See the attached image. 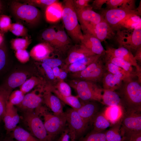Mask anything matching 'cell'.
I'll use <instances>...</instances> for the list:
<instances>
[{
	"label": "cell",
	"instance_id": "cell-3",
	"mask_svg": "<svg viewBox=\"0 0 141 141\" xmlns=\"http://www.w3.org/2000/svg\"><path fill=\"white\" fill-rule=\"evenodd\" d=\"M36 113L43 117L44 124L48 133L49 141H52L66 126L67 121L65 113L56 115L48 111L45 108L40 106L36 108Z\"/></svg>",
	"mask_w": 141,
	"mask_h": 141
},
{
	"label": "cell",
	"instance_id": "cell-53",
	"mask_svg": "<svg viewBox=\"0 0 141 141\" xmlns=\"http://www.w3.org/2000/svg\"><path fill=\"white\" fill-rule=\"evenodd\" d=\"M40 61L48 65L52 68L58 67L62 64V62L61 60L53 57L46 58Z\"/></svg>",
	"mask_w": 141,
	"mask_h": 141
},
{
	"label": "cell",
	"instance_id": "cell-56",
	"mask_svg": "<svg viewBox=\"0 0 141 141\" xmlns=\"http://www.w3.org/2000/svg\"><path fill=\"white\" fill-rule=\"evenodd\" d=\"M136 72L135 75L137 76L138 78V83L139 84L141 82V70L140 66L138 65L136 67Z\"/></svg>",
	"mask_w": 141,
	"mask_h": 141
},
{
	"label": "cell",
	"instance_id": "cell-24",
	"mask_svg": "<svg viewBox=\"0 0 141 141\" xmlns=\"http://www.w3.org/2000/svg\"><path fill=\"white\" fill-rule=\"evenodd\" d=\"M45 87L54 94L61 101L70 106L72 108L77 110L81 107L82 105L77 97L72 95L67 96H63L59 92L54 86L51 84L46 85Z\"/></svg>",
	"mask_w": 141,
	"mask_h": 141
},
{
	"label": "cell",
	"instance_id": "cell-40",
	"mask_svg": "<svg viewBox=\"0 0 141 141\" xmlns=\"http://www.w3.org/2000/svg\"><path fill=\"white\" fill-rule=\"evenodd\" d=\"M56 31L54 28L51 27L46 29L42 34V37L45 42L50 45L55 50L56 48Z\"/></svg>",
	"mask_w": 141,
	"mask_h": 141
},
{
	"label": "cell",
	"instance_id": "cell-25",
	"mask_svg": "<svg viewBox=\"0 0 141 141\" xmlns=\"http://www.w3.org/2000/svg\"><path fill=\"white\" fill-rule=\"evenodd\" d=\"M103 77L104 90L114 91L121 87L123 81L117 75L108 72L104 73Z\"/></svg>",
	"mask_w": 141,
	"mask_h": 141
},
{
	"label": "cell",
	"instance_id": "cell-9",
	"mask_svg": "<svg viewBox=\"0 0 141 141\" xmlns=\"http://www.w3.org/2000/svg\"><path fill=\"white\" fill-rule=\"evenodd\" d=\"M102 62L100 58L89 65L84 70L73 73V78L93 82L100 80L104 74Z\"/></svg>",
	"mask_w": 141,
	"mask_h": 141
},
{
	"label": "cell",
	"instance_id": "cell-48",
	"mask_svg": "<svg viewBox=\"0 0 141 141\" xmlns=\"http://www.w3.org/2000/svg\"><path fill=\"white\" fill-rule=\"evenodd\" d=\"M9 16L4 14L0 15V31L3 34L9 31L11 25Z\"/></svg>",
	"mask_w": 141,
	"mask_h": 141
},
{
	"label": "cell",
	"instance_id": "cell-12",
	"mask_svg": "<svg viewBox=\"0 0 141 141\" xmlns=\"http://www.w3.org/2000/svg\"><path fill=\"white\" fill-rule=\"evenodd\" d=\"M120 130L122 137L126 132L141 131V112L124 111L121 120Z\"/></svg>",
	"mask_w": 141,
	"mask_h": 141
},
{
	"label": "cell",
	"instance_id": "cell-11",
	"mask_svg": "<svg viewBox=\"0 0 141 141\" xmlns=\"http://www.w3.org/2000/svg\"><path fill=\"white\" fill-rule=\"evenodd\" d=\"M65 113L67 125L78 138L85 132L88 124L81 118L76 110L72 108Z\"/></svg>",
	"mask_w": 141,
	"mask_h": 141
},
{
	"label": "cell",
	"instance_id": "cell-61",
	"mask_svg": "<svg viewBox=\"0 0 141 141\" xmlns=\"http://www.w3.org/2000/svg\"><path fill=\"white\" fill-rule=\"evenodd\" d=\"M4 34L0 31V45L4 41Z\"/></svg>",
	"mask_w": 141,
	"mask_h": 141
},
{
	"label": "cell",
	"instance_id": "cell-45",
	"mask_svg": "<svg viewBox=\"0 0 141 141\" xmlns=\"http://www.w3.org/2000/svg\"><path fill=\"white\" fill-rule=\"evenodd\" d=\"M54 87L63 96H67L72 95L70 86L63 80H59Z\"/></svg>",
	"mask_w": 141,
	"mask_h": 141
},
{
	"label": "cell",
	"instance_id": "cell-21",
	"mask_svg": "<svg viewBox=\"0 0 141 141\" xmlns=\"http://www.w3.org/2000/svg\"><path fill=\"white\" fill-rule=\"evenodd\" d=\"M95 55L81 44L76 45L69 52L66 60V64L68 66L85 57Z\"/></svg>",
	"mask_w": 141,
	"mask_h": 141
},
{
	"label": "cell",
	"instance_id": "cell-43",
	"mask_svg": "<svg viewBox=\"0 0 141 141\" xmlns=\"http://www.w3.org/2000/svg\"><path fill=\"white\" fill-rule=\"evenodd\" d=\"M60 136L57 141H76L75 135L69 128L67 124L60 133Z\"/></svg>",
	"mask_w": 141,
	"mask_h": 141
},
{
	"label": "cell",
	"instance_id": "cell-6",
	"mask_svg": "<svg viewBox=\"0 0 141 141\" xmlns=\"http://www.w3.org/2000/svg\"><path fill=\"white\" fill-rule=\"evenodd\" d=\"M115 37L119 47H122L131 51H136L141 47V26L134 29L117 30Z\"/></svg>",
	"mask_w": 141,
	"mask_h": 141
},
{
	"label": "cell",
	"instance_id": "cell-41",
	"mask_svg": "<svg viewBox=\"0 0 141 141\" xmlns=\"http://www.w3.org/2000/svg\"><path fill=\"white\" fill-rule=\"evenodd\" d=\"M9 31L18 37L25 38L29 36L27 29L20 23H12Z\"/></svg>",
	"mask_w": 141,
	"mask_h": 141
},
{
	"label": "cell",
	"instance_id": "cell-22",
	"mask_svg": "<svg viewBox=\"0 0 141 141\" xmlns=\"http://www.w3.org/2000/svg\"><path fill=\"white\" fill-rule=\"evenodd\" d=\"M100 107L97 104L90 102L84 105L76 110L81 118L88 124L100 111Z\"/></svg>",
	"mask_w": 141,
	"mask_h": 141
},
{
	"label": "cell",
	"instance_id": "cell-29",
	"mask_svg": "<svg viewBox=\"0 0 141 141\" xmlns=\"http://www.w3.org/2000/svg\"><path fill=\"white\" fill-rule=\"evenodd\" d=\"M141 18L139 16L135 13L130 14L121 21L116 31L121 29H134L141 26Z\"/></svg>",
	"mask_w": 141,
	"mask_h": 141
},
{
	"label": "cell",
	"instance_id": "cell-60",
	"mask_svg": "<svg viewBox=\"0 0 141 141\" xmlns=\"http://www.w3.org/2000/svg\"><path fill=\"white\" fill-rule=\"evenodd\" d=\"M4 10V6L2 2L0 0V15L2 14V13Z\"/></svg>",
	"mask_w": 141,
	"mask_h": 141
},
{
	"label": "cell",
	"instance_id": "cell-1",
	"mask_svg": "<svg viewBox=\"0 0 141 141\" xmlns=\"http://www.w3.org/2000/svg\"><path fill=\"white\" fill-rule=\"evenodd\" d=\"M124 82L119 95L124 111L141 112V85L138 82L132 79Z\"/></svg>",
	"mask_w": 141,
	"mask_h": 141
},
{
	"label": "cell",
	"instance_id": "cell-58",
	"mask_svg": "<svg viewBox=\"0 0 141 141\" xmlns=\"http://www.w3.org/2000/svg\"><path fill=\"white\" fill-rule=\"evenodd\" d=\"M54 74L55 78L58 77V75L61 71V69L58 67H56L52 68Z\"/></svg>",
	"mask_w": 141,
	"mask_h": 141
},
{
	"label": "cell",
	"instance_id": "cell-23",
	"mask_svg": "<svg viewBox=\"0 0 141 141\" xmlns=\"http://www.w3.org/2000/svg\"><path fill=\"white\" fill-rule=\"evenodd\" d=\"M63 11L62 4L57 1L48 6L45 10V17L46 20L51 23L60 20L62 17Z\"/></svg>",
	"mask_w": 141,
	"mask_h": 141
},
{
	"label": "cell",
	"instance_id": "cell-26",
	"mask_svg": "<svg viewBox=\"0 0 141 141\" xmlns=\"http://www.w3.org/2000/svg\"><path fill=\"white\" fill-rule=\"evenodd\" d=\"M102 56L95 55L85 57L68 65V70L73 73L81 71L98 60Z\"/></svg>",
	"mask_w": 141,
	"mask_h": 141
},
{
	"label": "cell",
	"instance_id": "cell-27",
	"mask_svg": "<svg viewBox=\"0 0 141 141\" xmlns=\"http://www.w3.org/2000/svg\"><path fill=\"white\" fill-rule=\"evenodd\" d=\"M124 110L120 105L108 106L103 112L105 118L111 124H115L121 120L124 113Z\"/></svg>",
	"mask_w": 141,
	"mask_h": 141
},
{
	"label": "cell",
	"instance_id": "cell-5",
	"mask_svg": "<svg viewBox=\"0 0 141 141\" xmlns=\"http://www.w3.org/2000/svg\"><path fill=\"white\" fill-rule=\"evenodd\" d=\"M70 86L77 91L79 97L84 101L93 100L100 102L103 90L93 82L83 80H73L69 83Z\"/></svg>",
	"mask_w": 141,
	"mask_h": 141
},
{
	"label": "cell",
	"instance_id": "cell-35",
	"mask_svg": "<svg viewBox=\"0 0 141 141\" xmlns=\"http://www.w3.org/2000/svg\"><path fill=\"white\" fill-rule=\"evenodd\" d=\"M106 68L108 72L120 77L124 82L132 80L133 76L122 68L112 63L107 62Z\"/></svg>",
	"mask_w": 141,
	"mask_h": 141
},
{
	"label": "cell",
	"instance_id": "cell-2",
	"mask_svg": "<svg viewBox=\"0 0 141 141\" xmlns=\"http://www.w3.org/2000/svg\"><path fill=\"white\" fill-rule=\"evenodd\" d=\"M62 17L64 27L69 36L75 42L80 43L83 38L81 28L72 0L63 1Z\"/></svg>",
	"mask_w": 141,
	"mask_h": 141
},
{
	"label": "cell",
	"instance_id": "cell-44",
	"mask_svg": "<svg viewBox=\"0 0 141 141\" xmlns=\"http://www.w3.org/2000/svg\"><path fill=\"white\" fill-rule=\"evenodd\" d=\"M80 141H106L105 133L92 131Z\"/></svg>",
	"mask_w": 141,
	"mask_h": 141
},
{
	"label": "cell",
	"instance_id": "cell-7",
	"mask_svg": "<svg viewBox=\"0 0 141 141\" xmlns=\"http://www.w3.org/2000/svg\"><path fill=\"white\" fill-rule=\"evenodd\" d=\"M23 119L30 133L33 136L40 141H49L43 122L33 110L25 111Z\"/></svg>",
	"mask_w": 141,
	"mask_h": 141
},
{
	"label": "cell",
	"instance_id": "cell-59",
	"mask_svg": "<svg viewBox=\"0 0 141 141\" xmlns=\"http://www.w3.org/2000/svg\"><path fill=\"white\" fill-rule=\"evenodd\" d=\"M135 10L137 12L138 15L140 16L141 15V1L140 2L139 5L138 7L136 8Z\"/></svg>",
	"mask_w": 141,
	"mask_h": 141
},
{
	"label": "cell",
	"instance_id": "cell-46",
	"mask_svg": "<svg viewBox=\"0 0 141 141\" xmlns=\"http://www.w3.org/2000/svg\"><path fill=\"white\" fill-rule=\"evenodd\" d=\"M25 94L20 90L15 91L10 94L8 100L9 103L17 105L23 100Z\"/></svg>",
	"mask_w": 141,
	"mask_h": 141
},
{
	"label": "cell",
	"instance_id": "cell-30",
	"mask_svg": "<svg viewBox=\"0 0 141 141\" xmlns=\"http://www.w3.org/2000/svg\"><path fill=\"white\" fill-rule=\"evenodd\" d=\"M93 126L92 131L97 132H102L110 125V123L105 118L103 112L100 111L93 118L91 121Z\"/></svg>",
	"mask_w": 141,
	"mask_h": 141
},
{
	"label": "cell",
	"instance_id": "cell-19",
	"mask_svg": "<svg viewBox=\"0 0 141 141\" xmlns=\"http://www.w3.org/2000/svg\"><path fill=\"white\" fill-rule=\"evenodd\" d=\"M80 44L95 55L102 56L105 54V50L101 42L91 34L87 33L83 34Z\"/></svg>",
	"mask_w": 141,
	"mask_h": 141
},
{
	"label": "cell",
	"instance_id": "cell-20",
	"mask_svg": "<svg viewBox=\"0 0 141 141\" xmlns=\"http://www.w3.org/2000/svg\"><path fill=\"white\" fill-rule=\"evenodd\" d=\"M105 54L123 60L135 67L138 65L132 52L125 48L119 47L116 49L108 47L105 50Z\"/></svg>",
	"mask_w": 141,
	"mask_h": 141
},
{
	"label": "cell",
	"instance_id": "cell-4",
	"mask_svg": "<svg viewBox=\"0 0 141 141\" xmlns=\"http://www.w3.org/2000/svg\"><path fill=\"white\" fill-rule=\"evenodd\" d=\"M10 9L17 19L30 26L36 25L41 17L40 10L37 7L27 4L14 1L10 4Z\"/></svg>",
	"mask_w": 141,
	"mask_h": 141
},
{
	"label": "cell",
	"instance_id": "cell-63",
	"mask_svg": "<svg viewBox=\"0 0 141 141\" xmlns=\"http://www.w3.org/2000/svg\"><path fill=\"white\" fill-rule=\"evenodd\" d=\"M1 127H0V131H1Z\"/></svg>",
	"mask_w": 141,
	"mask_h": 141
},
{
	"label": "cell",
	"instance_id": "cell-39",
	"mask_svg": "<svg viewBox=\"0 0 141 141\" xmlns=\"http://www.w3.org/2000/svg\"><path fill=\"white\" fill-rule=\"evenodd\" d=\"M31 42V37L28 36L23 38L13 39L10 43L11 48L15 51L19 50L26 49Z\"/></svg>",
	"mask_w": 141,
	"mask_h": 141
},
{
	"label": "cell",
	"instance_id": "cell-62",
	"mask_svg": "<svg viewBox=\"0 0 141 141\" xmlns=\"http://www.w3.org/2000/svg\"><path fill=\"white\" fill-rule=\"evenodd\" d=\"M0 141H17L12 139L11 138H5L0 139Z\"/></svg>",
	"mask_w": 141,
	"mask_h": 141
},
{
	"label": "cell",
	"instance_id": "cell-15",
	"mask_svg": "<svg viewBox=\"0 0 141 141\" xmlns=\"http://www.w3.org/2000/svg\"><path fill=\"white\" fill-rule=\"evenodd\" d=\"M20 119L17 109L8 101L3 119L7 134H9L17 127Z\"/></svg>",
	"mask_w": 141,
	"mask_h": 141
},
{
	"label": "cell",
	"instance_id": "cell-32",
	"mask_svg": "<svg viewBox=\"0 0 141 141\" xmlns=\"http://www.w3.org/2000/svg\"><path fill=\"white\" fill-rule=\"evenodd\" d=\"M10 133L11 137L17 141H40L30 132L18 126Z\"/></svg>",
	"mask_w": 141,
	"mask_h": 141
},
{
	"label": "cell",
	"instance_id": "cell-31",
	"mask_svg": "<svg viewBox=\"0 0 141 141\" xmlns=\"http://www.w3.org/2000/svg\"><path fill=\"white\" fill-rule=\"evenodd\" d=\"M56 50L60 52L65 51L71 43L70 40L65 31L62 29L56 31Z\"/></svg>",
	"mask_w": 141,
	"mask_h": 141
},
{
	"label": "cell",
	"instance_id": "cell-36",
	"mask_svg": "<svg viewBox=\"0 0 141 141\" xmlns=\"http://www.w3.org/2000/svg\"><path fill=\"white\" fill-rule=\"evenodd\" d=\"M106 54V60L108 62L118 66L128 72L134 76L135 74L133 72L132 66L127 62L121 59Z\"/></svg>",
	"mask_w": 141,
	"mask_h": 141
},
{
	"label": "cell",
	"instance_id": "cell-10",
	"mask_svg": "<svg viewBox=\"0 0 141 141\" xmlns=\"http://www.w3.org/2000/svg\"><path fill=\"white\" fill-rule=\"evenodd\" d=\"M135 13L138 15L136 11L123 9H102L101 14L105 21L114 31L121 22L129 15ZM139 16V15H138Z\"/></svg>",
	"mask_w": 141,
	"mask_h": 141
},
{
	"label": "cell",
	"instance_id": "cell-52",
	"mask_svg": "<svg viewBox=\"0 0 141 141\" xmlns=\"http://www.w3.org/2000/svg\"><path fill=\"white\" fill-rule=\"evenodd\" d=\"M91 1L90 0H73L74 7L76 12L80 11L90 6L89 3Z\"/></svg>",
	"mask_w": 141,
	"mask_h": 141
},
{
	"label": "cell",
	"instance_id": "cell-47",
	"mask_svg": "<svg viewBox=\"0 0 141 141\" xmlns=\"http://www.w3.org/2000/svg\"><path fill=\"white\" fill-rule=\"evenodd\" d=\"M7 49L4 41L0 45V73L5 68L7 61Z\"/></svg>",
	"mask_w": 141,
	"mask_h": 141
},
{
	"label": "cell",
	"instance_id": "cell-54",
	"mask_svg": "<svg viewBox=\"0 0 141 141\" xmlns=\"http://www.w3.org/2000/svg\"><path fill=\"white\" fill-rule=\"evenodd\" d=\"M107 0H95L93 1L91 7L93 9L97 10H101L103 5L106 4Z\"/></svg>",
	"mask_w": 141,
	"mask_h": 141
},
{
	"label": "cell",
	"instance_id": "cell-49",
	"mask_svg": "<svg viewBox=\"0 0 141 141\" xmlns=\"http://www.w3.org/2000/svg\"><path fill=\"white\" fill-rule=\"evenodd\" d=\"M122 137L124 141H141V131L126 132L123 134Z\"/></svg>",
	"mask_w": 141,
	"mask_h": 141
},
{
	"label": "cell",
	"instance_id": "cell-34",
	"mask_svg": "<svg viewBox=\"0 0 141 141\" xmlns=\"http://www.w3.org/2000/svg\"><path fill=\"white\" fill-rule=\"evenodd\" d=\"M45 83V81L42 78L33 75L28 79L20 86V90L25 94L34 87L44 85Z\"/></svg>",
	"mask_w": 141,
	"mask_h": 141
},
{
	"label": "cell",
	"instance_id": "cell-37",
	"mask_svg": "<svg viewBox=\"0 0 141 141\" xmlns=\"http://www.w3.org/2000/svg\"><path fill=\"white\" fill-rule=\"evenodd\" d=\"M121 120L105 132L106 141H124L120 129Z\"/></svg>",
	"mask_w": 141,
	"mask_h": 141
},
{
	"label": "cell",
	"instance_id": "cell-14",
	"mask_svg": "<svg viewBox=\"0 0 141 141\" xmlns=\"http://www.w3.org/2000/svg\"><path fill=\"white\" fill-rule=\"evenodd\" d=\"M31 72L24 70L14 72L10 75L2 86L11 91L13 89L21 86L29 77L33 76Z\"/></svg>",
	"mask_w": 141,
	"mask_h": 141
},
{
	"label": "cell",
	"instance_id": "cell-18",
	"mask_svg": "<svg viewBox=\"0 0 141 141\" xmlns=\"http://www.w3.org/2000/svg\"><path fill=\"white\" fill-rule=\"evenodd\" d=\"M38 89H36L25 95L21 102L17 105L20 108L25 111L33 110L40 106L43 101V91L38 93Z\"/></svg>",
	"mask_w": 141,
	"mask_h": 141
},
{
	"label": "cell",
	"instance_id": "cell-42",
	"mask_svg": "<svg viewBox=\"0 0 141 141\" xmlns=\"http://www.w3.org/2000/svg\"><path fill=\"white\" fill-rule=\"evenodd\" d=\"M58 1L56 0H27L22 1V2L45 10L48 6Z\"/></svg>",
	"mask_w": 141,
	"mask_h": 141
},
{
	"label": "cell",
	"instance_id": "cell-28",
	"mask_svg": "<svg viewBox=\"0 0 141 141\" xmlns=\"http://www.w3.org/2000/svg\"><path fill=\"white\" fill-rule=\"evenodd\" d=\"M135 0H107L105 9H123L135 10Z\"/></svg>",
	"mask_w": 141,
	"mask_h": 141
},
{
	"label": "cell",
	"instance_id": "cell-16",
	"mask_svg": "<svg viewBox=\"0 0 141 141\" xmlns=\"http://www.w3.org/2000/svg\"><path fill=\"white\" fill-rule=\"evenodd\" d=\"M43 101L55 115H60L64 113L61 100L56 95L44 86L43 92Z\"/></svg>",
	"mask_w": 141,
	"mask_h": 141
},
{
	"label": "cell",
	"instance_id": "cell-33",
	"mask_svg": "<svg viewBox=\"0 0 141 141\" xmlns=\"http://www.w3.org/2000/svg\"><path fill=\"white\" fill-rule=\"evenodd\" d=\"M102 100L103 103L108 106L116 105L121 106L120 96L114 91L104 90Z\"/></svg>",
	"mask_w": 141,
	"mask_h": 141
},
{
	"label": "cell",
	"instance_id": "cell-55",
	"mask_svg": "<svg viewBox=\"0 0 141 141\" xmlns=\"http://www.w3.org/2000/svg\"><path fill=\"white\" fill-rule=\"evenodd\" d=\"M134 57L137 61H138L140 62H141V47L136 50Z\"/></svg>",
	"mask_w": 141,
	"mask_h": 141
},
{
	"label": "cell",
	"instance_id": "cell-17",
	"mask_svg": "<svg viewBox=\"0 0 141 141\" xmlns=\"http://www.w3.org/2000/svg\"><path fill=\"white\" fill-rule=\"evenodd\" d=\"M55 51L54 48L48 43L44 42L36 45L31 49L29 54L33 59L37 61L53 57L52 54Z\"/></svg>",
	"mask_w": 141,
	"mask_h": 141
},
{
	"label": "cell",
	"instance_id": "cell-13",
	"mask_svg": "<svg viewBox=\"0 0 141 141\" xmlns=\"http://www.w3.org/2000/svg\"><path fill=\"white\" fill-rule=\"evenodd\" d=\"M99 39L102 42L115 37V33L104 19L96 25L87 33Z\"/></svg>",
	"mask_w": 141,
	"mask_h": 141
},
{
	"label": "cell",
	"instance_id": "cell-51",
	"mask_svg": "<svg viewBox=\"0 0 141 141\" xmlns=\"http://www.w3.org/2000/svg\"><path fill=\"white\" fill-rule=\"evenodd\" d=\"M41 68L42 72L46 77L50 80H54L55 79L52 68L45 63H41Z\"/></svg>",
	"mask_w": 141,
	"mask_h": 141
},
{
	"label": "cell",
	"instance_id": "cell-8",
	"mask_svg": "<svg viewBox=\"0 0 141 141\" xmlns=\"http://www.w3.org/2000/svg\"><path fill=\"white\" fill-rule=\"evenodd\" d=\"M76 13L81 30L84 33H87L103 18L101 14L93 11L90 5Z\"/></svg>",
	"mask_w": 141,
	"mask_h": 141
},
{
	"label": "cell",
	"instance_id": "cell-50",
	"mask_svg": "<svg viewBox=\"0 0 141 141\" xmlns=\"http://www.w3.org/2000/svg\"><path fill=\"white\" fill-rule=\"evenodd\" d=\"M15 56L18 60L21 63H24L29 60V53L26 49L19 50L15 51Z\"/></svg>",
	"mask_w": 141,
	"mask_h": 141
},
{
	"label": "cell",
	"instance_id": "cell-38",
	"mask_svg": "<svg viewBox=\"0 0 141 141\" xmlns=\"http://www.w3.org/2000/svg\"><path fill=\"white\" fill-rule=\"evenodd\" d=\"M11 91L9 90L2 85L0 86V122L3 120Z\"/></svg>",
	"mask_w": 141,
	"mask_h": 141
},
{
	"label": "cell",
	"instance_id": "cell-57",
	"mask_svg": "<svg viewBox=\"0 0 141 141\" xmlns=\"http://www.w3.org/2000/svg\"><path fill=\"white\" fill-rule=\"evenodd\" d=\"M67 72L62 69L60 72L57 78L59 80H64L67 77Z\"/></svg>",
	"mask_w": 141,
	"mask_h": 141
}]
</instances>
